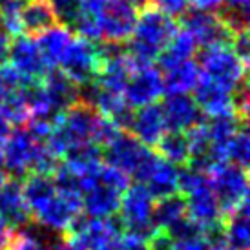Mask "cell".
<instances>
[{
    "label": "cell",
    "instance_id": "obj_14",
    "mask_svg": "<svg viewBox=\"0 0 250 250\" xmlns=\"http://www.w3.org/2000/svg\"><path fill=\"white\" fill-rule=\"evenodd\" d=\"M185 199H187V217L192 219L195 225H199L203 232L223 223L221 208L210 188L208 179L203 181L199 187L185 194Z\"/></svg>",
    "mask_w": 250,
    "mask_h": 250
},
{
    "label": "cell",
    "instance_id": "obj_43",
    "mask_svg": "<svg viewBox=\"0 0 250 250\" xmlns=\"http://www.w3.org/2000/svg\"><path fill=\"white\" fill-rule=\"evenodd\" d=\"M0 2H6V0H0ZM21 2H26V0H21Z\"/></svg>",
    "mask_w": 250,
    "mask_h": 250
},
{
    "label": "cell",
    "instance_id": "obj_9",
    "mask_svg": "<svg viewBox=\"0 0 250 250\" xmlns=\"http://www.w3.org/2000/svg\"><path fill=\"white\" fill-rule=\"evenodd\" d=\"M39 145L41 143H37L24 130V126L11 130L2 146V167L6 170V174L15 179L26 177L31 172V165H33Z\"/></svg>",
    "mask_w": 250,
    "mask_h": 250
},
{
    "label": "cell",
    "instance_id": "obj_28",
    "mask_svg": "<svg viewBox=\"0 0 250 250\" xmlns=\"http://www.w3.org/2000/svg\"><path fill=\"white\" fill-rule=\"evenodd\" d=\"M57 192V187L53 183V177L51 175H44V174H28L24 177V183H22V194H24V199L28 203L31 214L35 212L37 208H41L44 203L48 201L51 195Z\"/></svg>",
    "mask_w": 250,
    "mask_h": 250
},
{
    "label": "cell",
    "instance_id": "obj_22",
    "mask_svg": "<svg viewBox=\"0 0 250 250\" xmlns=\"http://www.w3.org/2000/svg\"><path fill=\"white\" fill-rule=\"evenodd\" d=\"M223 236L225 245L232 250H249L250 245V217L249 201L243 203L232 214L223 217Z\"/></svg>",
    "mask_w": 250,
    "mask_h": 250
},
{
    "label": "cell",
    "instance_id": "obj_8",
    "mask_svg": "<svg viewBox=\"0 0 250 250\" xmlns=\"http://www.w3.org/2000/svg\"><path fill=\"white\" fill-rule=\"evenodd\" d=\"M137 9L126 0H108L97 15L101 41L108 44H126L137 24Z\"/></svg>",
    "mask_w": 250,
    "mask_h": 250
},
{
    "label": "cell",
    "instance_id": "obj_27",
    "mask_svg": "<svg viewBox=\"0 0 250 250\" xmlns=\"http://www.w3.org/2000/svg\"><path fill=\"white\" fill-rule=\"evenodd\" d=\"M157 155L165 161L172 163L175 167H185L190 161V146L185 132H175V130H167L165 135L155 145Z\"/></svg>",
    "mask_w": 250,
    "mask_h": 250
},
{
    "label": "cell",
    "instance_id": "obj_44",
    "mask_svg": "<svg viewBox=\"0 0 250 250\" xmlns=\"http://www.w3.org/2000/svg\"><path fill=\"white\" fill-rule=\"evenodd\" d=\"M0 29H2V19H0Z\"/></svg>",
    "mask_w": 250,
    "mask_h": 250
},
{
    "label": "cell",
    "instance_id": "obj_17",
    "mask_svg": "<svg viewBox=\"0 0 250 250\" xmlns=\"http://www.w3.org/2000/svg\"><path fill=\"white\" fill-rule=\"evenodd\" d=\"M163 115L167 123V130L187 132L188 128L203 121V113L197 108L195 101L188 93H172L163 101Z\"/></svg>",
    "mask_w": 250,
    "mask_h": 250
},
{
    "label": "cell",
    "instance_id": "obj_25",
    "mask_svg": "<svg viewBox=\"0 0 250 250\" xmlns=\"http://www.w3.org/2000/svg\"><path fill=\"white\" fill-rule=\"evenodd\" d=\"M153 199H161L179 192V168L159 157L157 165L153 167L152 174L143 183Z\"/></svg>",
    "mask_w": 250,
    "mask_h": 250
},
{
    "label": "cell",
    "instance_id": "obj_33",
    "mask_svg": "<svg viewBox=\"0 0 250 250\" xmlns=\"http://www.w3.org/2000/svg\"><path fill=\"white\" fill-rule=\"evenodd\" d=\"M172 250H210V245L205 239V236H195L174 241V249Z\"/></svg>",
    "mask_w": 250,
    "mask_h": 250
},
{
    "label": "cell",
    "instance_id": "obj_15",
    "mask_svg": "<svg viewBox=\"0 0 250 250\" xmlns=\"http://www.w3.org/2000/svg\"><path fill=\"white\" fill-rule=\"evenodd\" d=\"M0 219L11 230H19L33 223L31 210L22 194L21 179H9L0 188Z\"/></svg>",
    "mask_w": 250,
    "mask_h": 250
},
{
    "label": "cell",
    "instance_id": "obj_13",
    "mask_svg": "<svg viewBox=\"0 0 250 250\" xmlns=\"http://www.w3.org/2000/svg\"><path fill=\"white\" fill-rule=\"evenodd\" d=\"M123 194L117 188H111L108 185H103L95 179V175L90 179V183L84 187L81 199H83V212L95 217V219H106L119 214Z\"/></svg>",
    "mask_w": 250,
    "mask_h": 250
},
{
    "label": "cell",
    "instance_id": "obj_41",
    "mask_svg": "<svg viewBox=\"0 0 250 250\" xmlns=\"http://www.w3.org/2000/svg\"><path fill=\"white\" fill-rule=\"evenodd\" d=\"M7 179H9V175L6 174V170H4V168L0 167V188L4 187V183H6Z\"/></svg>",
    "mask_w": 250,
    "mask_h": 250
},
{
    "label": "cell",
    "instance_id": "obj_35",
    "mask_svg": "<svg viewBox=\"0 0 250 250\" xmlns=\"http://www.w3.org/2000/svg\"><path fill=\"white\" fill-rule=\"evenodd\" d=\"M194 9L199 11H208V13H217L223 7V0H190Z\"/></svg>",
    "mask_w": 250,
    "mask_h": 250
},
{
    "label": "cell",
    "instance_id": "obj_38",
    "mask_svg": "<svg viewBox=\"0 0 250 250\" xmlns=\"http://www.w3.org/2000/svg\"><path fill=\"white\" fill-rule=\"evenodd\" d=\"M250 0H223V7H229L234 11H247L249 13Z\"/></svg>",
    "mask_w": 250,
    "mask_h": 250
},
{
    "label": "cell",
    "instance_id": "obj_10",
    "mask_svg": "<svg viewBox=\"0 0 250 250\" xmlns=\"http://www.w3.org/2000/svg\"><path fill=\"white\" fill-rule=\"evenodd\" d=\"M181 19H183V29H187L203 48L214 46V44H230L232 42L234 35L223 24L217 13L188 9Z\"/></svg>",
    "mask_w": 250,
    "mask_h": 250
},
{
    "label": "cell",
    "instance_id": "obj_11",
    "mask_svg": "<svg viewBox=\"0 0 250 250\" xmlns=\"http://www.w3.org/2000/svg\"><path fill=\"white\" fill-rule=\"evenodd\" d=\"M125 101L132 108L157 103L165 95V83H163V73L155 66H145L133 71L130 81L125 88Z\"/></svg>",
    "mask_w": 250,
    "mask_h": 250
},
{
    "label": "cell",
    "instance_id": "obj_21",
    "mask_svg": "<svg viewBox=\"0 0 250 250\" xmlns=\"http://www.w3.org/2000/svg\"><path fill=\"white\" fill-rule=\"evenodd\" d=\"M75 37L68 26L64 24H55L53 28L46 29L44 33L39 35L37 46L41 49L44 61L48 64V68H55L59 66L61 59H62L64 51L68 49V46L71 44Z\"/></svg>",
    "mask_w": 250,
    "mask_h": 250
},
{
    "label": "cell",
    "instance_id": "obj_26",
    "mask_svg": "<svg viewBox=\"0 0 250 250\" xmlns=\"http://www.w3.org/2000/svg\"><path fill=\"white\" fill-rule=\"evenodd\" d=\"M183 217H187V199L181 192L161 197L153 203L152 221L157 230H168Z\"/></svg>",
    "mask_w": 250,
    "mask_h": 250
},
{
    "label": "cell",
    "instance_id": "obj_39",
    "mask_svg": "<svg viewBox=\"0 0 250 250\" xmlns=\"http://www.w3.org/2000/svg\"><path fill=\"white\" fill-rule=\"evenodd\" d=\"M130 6H133L135 9H145V7H150V0H126Z\"/></svg>",
    "mask_w": 250,
    "mask_h": 250
},
{
    "label": "cell",
    "instance_id": "obj_37",
    "mask_svg": "<svg viewBox=\"0 0 250 250\" xmlns=\"http://www.w3.org/2000/svg\"><path fill=\"white\" fill-rule=\"evenodd\" d=\"M125 250H148V245L143 239L132 236H125Z\"/></svg>",
    "mask_w": 250,
    "mask_h": 250
},
{
    "label": "cell",
    "instance_id": "obj_40",
    "mask_svg": "<svg viewBox=\"0 0 250 250\" xmlns=\"http://www.w3.org/2000/svg\"><path fill=\"white\" fill-rule=\"evenodd\" d=\"M9 234H11V229H7V227H2V229H0V249L4 247V243H6V239L9 237Z\"/></svg>",
    "mask_w": 250,
    "mask_h": 250
},
{
    "label": "cell",
    "instance_id": "obj_18",
    "mask_svg": "<svg viewBox=\"0 0 250 250\" xmlns=\"http://www.w3.org/2000/svg\"><path fill=\"white\" fill-rule=\"evenodd\" d=\"M192 91H194V101L197 108L201 110V113L208 115V117H217L223 113L236 111L234 93H230L229 90H225L214 81H210L208 77L201 75L199 83L195 84V88Z\"/></svg>",
    "mask_w": 250,
    "mask_h": 250
},
{
    "label": "cell",
    "instance_id": "obj_2",
    "mask_svg": "<svg viewBox=\"0 0 250 250\" xmlns=\"http://www.w3.org/2000/svg\"><path fill=\"white\" fill-rule=\"evenodd\" d=\"M103 159L113 168L125 172L128 177H133L137 183H145L157 165L159 155L153 152V148L145 146L130 132L123 130L110 145L103 148Z\"/></svg>",
    "mask_w": 250,
    "mask_h": 250
},
{
    "label": "cell",
    "instance_id": "obj_7",
    "mask_svg": "<svg viewBox=\"0 0 250 250\" xmlns=\"http://www.w3.org/2000/svg\"><path fill=\"white\" fill-rule=\"evenodd\" d=\"M81 214H83L81 194L57 190L41 208H37L31 214V217H33V223H37L42 229L55 234H64L73 219Z\"/></svg>",
    "mask_w": 250,
    "mask_h": 250
},
{
    "label": "cell",
    "instance_id": "obj_1",
    "mask_svg": "<svg viewBox=\"0 0 250 250\" xmlns=\"http://www.w3.org/2000/svg\"><path fill=\"white\" fill-rule=\"evenodd\" d=\"M177 29L179 28L174 19L163 15L155 7H145L137 17V24L130 41L125 44L133 71L137 68L152 66Z\"/></svg>",
    "mask_w": 250,
    "mask_h": 250
},
{
    "label": "cell",
    "instance_id": "obj_42",
    "mask_svg": "<svg viewBox=\"0 0 250 250\" xmlns=\"http://www.w3.org/2000/svg\"><path fill=\"white\" fill-rule=\"evenodd\" d=\"M210 250H232L230 247H227V245H219V247H212Z\"/></svg>",
    "mask_w": 250,
    "mask_h": 250
},
{
    "label": "cell",
    "instance_id": "obj_23",
    "mask_svg": "<svg viewBox=\"0 0 250 250\" xmlns=\"http://www.w3.org/2000/svg\"><path fill=\"white\" fill-rule=\"evenodd\" d=\"M197 49H199V44H197L194 37L190 35L187 29H177L175 35L170 39V42L159 53L155 62L159 64V68L165 71L168 68L175 66V64L194 59Z\"/></svg>",
    "mask_w": 250,
    "mask_h": 250
},
{
    "label": "cell",
    "instance_id": "obj_30",
    "mask_svg": "<svg viewBox=\"0 0 250 250\" xmlns=\"http://www.w3.org/2000/svg\"><path fill=\"white\" fill-rule=\"evenodd\" d=\"M225 152H227V161H232L234 165L247 168L250 159V139L247 126H241L225 145Z\"/></svg>",
    "mask_w": 250,
    "mask_h": 250
},
{
    "label": "cell",
    "instance_id": "obj_6",
    "mask_svg": "<svg viewBox=\"0 0 250 250\" xmlns=\"http://www.w3.org/2000/svg\"><path fill=\"white\" fill-rule=\"evenodd\" d=\"M59 68L77 86L95 83L99 71L103 68V55L99 42L86 41L81 37L73 39L68 49L64 51Z\"/></svg>",
    "mask_w": 250,
    "mask_h": 250
},
{
    "label": "cell",
    "instance_id": "obj_32",
    "mask_svg": "<svg viewBox=\"0 0 250 250\" xmlns=\"http://www.w3.org/2000/svg\"><path fill=\"white\" fill-rule=\"evenodd\" d=\"M148 250H172L174 249V239L168 236L165 230H155L153 236L146 241Z\"/></svg>",
    "mask_w": 250,
    "mask_h": 250
},
{
    "label": "cell",
    "instance_id": "obj_34",
    "mask_svg": "<svg viewBox=\"0 0 250 250\" xmlns=\"http://www.w3.org/2000/svg\"><path fill=\"white\" fill-rule=\"evenodd\" d=\"M93 250H125V236L123 234L108 236L104 241H101Z\"/></svg>",
    "mask_w": 250,
    "mask_h": 250
},
{
    "label": "cell",
    "instance_id": "obj_24",
    "mask_svg": "<svg viewBox=\"0 0 250 250\" xmlns=\"http://www.w3.org/2000/svg\"><path fill=\"white\" fill-rule=\"evenodd\" d=\"M201 68L195 61H185L165 70L163 83H165V93H188L195 88V84L201 79Z\"/></svg>",
    "mask_w": 250,
    "mask_h": 250
},
{
    "label": "cell",
    "instance_id": "obj_4",
    "mask_svg": "<svg viewBox=\"0 0 250 250\" xmlns=\"http://www.w3.org/2000/svg\"><path fill=\"white\" fill-rule=\"evenodd\" d=\"M153 201L155 199L143 183H133L132 187L126 188L117 214L126 236L143 241H148L153 236V232L157 230L152 221Z\"/></svg>",
    "mask_w": 250,
    "mask_h": 250
},
{
    "label": "cell",
    "instance_id": "obj_31",
    "mask_svg": "<svg viewBox=\"0 0 250 250\" xmlns=\"http://www.w3.org/2000/svg\"><path fill=\"white\" fill-rule=\"evenodd\" d=\"M150 6L175 21L190 9V0H150Z\"/></svg>",
    "mask_w": 250,
    "mask_h": 250
},
{
    "label": "cell",
    "instance_id": "obj_5",
    "mask_svg": "<svg viewBox=\"0 0 250 250\" xmlns=\"http://www.w3.org/2000/svg\"><path fill=\"white\" fill-rule=\"evenodd\" d=\"M207 175L223 217L232 214L243 203L249 201L247 168L234 163H221V165H215Z\"/></svg>",
    "mask_w": 250,
    "mask_h": 250
},
{
    "label": "cell",
    "instance_id": "obj_20",
    "mask_svg": "<svg viewBox=\"0 0 250 250\" xmlns=\"http://www.w3.org/2000/svg\"><path fill=\"white\" fill-rule=\"evenodd\" d=\"M59 24L49 0H26L21 9L22 35L35 37Z\"/></svg>",
    "mask_w": 250,
    "mask_h": 250
},
{
    "label": "cell",
    "instance_id": "obj_36",
    "mask_svg": "<svg viewBox=\"0 0 250 250\" xmlns=\"http://www.w3.org/2000/svg\"><path fill=\"white\" fill-rule=\"evenodd\" d=\"M9 44H11V37L0 29V66H4L9 59Z\"/></svg>",
    "mask_w": 250,
    "mask_h": 250
},
{
    "label": "cell",
    "instance_id": "obj_16",
    "mask_svg": "<svg viewBox=\"0 0 250 250\" xmlns=\"http://www.w3.org/2000/svg\"><path fill=\"white\" fill-rule=\"evenodd\" d=\"M128 132L145 146L155 148V145L167 132V123H165L161 104L152 103V104L137 108V111H133Z\"/></svg>",
    "mask_w": 250,
    "mask_h": 250
},
{
    "label": "cell",
    "instance_id": "obj_19",
    "mask_svg": "<svg viewBox=\"0 0 250 250\" xmlns=\"http://www.w3.org/2000/svg\"><path fill=\"white\" fill-rule=\"evenodd\" d=\"M42 88L46 91L48 103L55 115H59L61 111L70 108L73 103L79 101V86L61 70L49 68L48 73L42 79Z\"/></svg>",
    "mask_w": 250,
    "mask_h": 250
},
{
    "label": "cell",
    "instance_id": "obj_29",
    "mask_svg": "<svg viewBox=\"0 0 250 250\" xmlns=\"http://www.w3.org/2000/svg\"><path fill=\"white\" fill-rule=\"evenodd\" d=\"M29 225L24 229L11 230V234L0 250H46L42 243V229L37 225L35 229L31 230Z\"/></svg>",
    "mask_w": 250,
    "mask_h": 250
},
{
    "label": "cell",
    "instance_id": "obj_3",
    "mask_svg": "<svg viewBox=\"0 0 250 250\" xmlns=\"http://www.w3.org/2000/svg\"><path fill=\"white\" fill-rule=\"evenodd\" d=\"M197 64L210 81L219 84L230 93H237L247 88V66L230 44H214L197 49Z\"/></svg>",
    "mask_w": 250,
    "mask_h": 250
},
{
    "label": "cell",
    "instance_id": "obj_12",
    "mask_svg": "<svg viewBox=\"0 0 250 250\" xmlns=\"http://www.w3.org/2000/svg\"><path fill=\"white\" fill-rule=\"evenodd\" d=\"M9 61L26 81H42L49 70L37 46V41L28 35L13 37L9 44Z\"/></svg>",
    "mask_w": 250,
    "mask_h": 250
}]
</instances>
